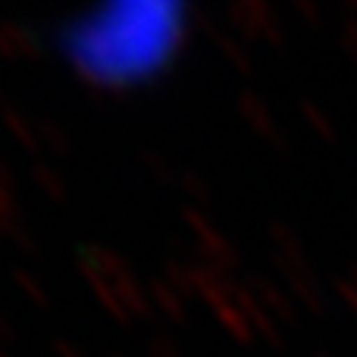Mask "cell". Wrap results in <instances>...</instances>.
Returning a JSON list of instances; mask_svg holds the SVG:
<instances>
[{
	"mask_svg": "<svg viewBox=\"0 0 357 357\" xmlns=\"http://www.w3.org/2000/svg\"><path fill=\"white\" fill-rule=\"evenodd\" d=\"M185 6L163 0L82 10L50 29V50L66 75L91 91H144L169 75L191 41Z\"/></svg>",
	"mask_w": 357,
	"mask_h": 357,
	"instance_id": "cell-1",
	"label": "cell"
}]
</instances>
